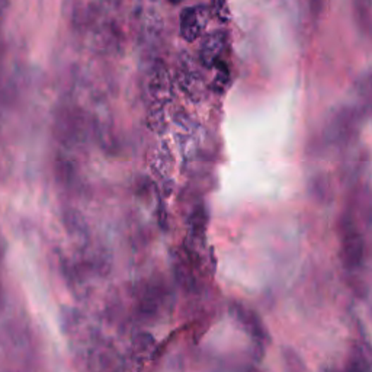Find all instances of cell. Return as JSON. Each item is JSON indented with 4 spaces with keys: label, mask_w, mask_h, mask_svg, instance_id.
Wrapping results in <instances>:
<instances>
[{
    "label": "cell",
    "mask_w": 372,
    "mask_h": 372,
    "mask_svg": "<svg viewBox=\"0 0 372 372\" xmlns=\"http://www.w3.org/2000/svg\"><path fill=\"white\" fill-rule=\"evenodd\" d=\"M342 259L348 269H356L362 265L365 256L364 237L351 220L342 222L340 227Z\"/></svg>",
    "instance_id": "obj_1"
},
{
    "label": "cell",
    "mask_w": 372,
    "mask_h": 372,
    "mask_svg": "<svg viewBox=\"0 0 372 372\" xmlns=\"http://www.w3.org/2000/svg\"><path fill=\"white\" fill-rule=\"evenodd\" d=\"M359 111L356 109H342L333 119L330 126V136L337 143H344L351 138L356 126Z\"/></svg>",
    "instance_id": "obj_2"
},
{
    "label": "cell",
    "mask_w": 372,
    "mask_h": 372,
    "mask_svg": "<svg viewBox=\"0 0 372 372\" xmlns=\"http://www.w3.org/2000/svg\"><path fill=\"white\" fill-rule=\"evenodd\" d=\"M208 11L203 6H198L193 9H188L182 16L181 32L186 40H195L201 34L203 28L207 23Z\"/></svg>",
    "instance_id": "obj_3"
},
{
    "label": "cell",
    "mask_w": 372,
    "mask_h": 372,
    "mask_svg": "<svg viewBox=\"0 0 372 372\" xmlns=\"http://www.w3.org/2000/svg\"><path fill=\"white\" fill-rule=\"evenodd\" d=\"M355 90L361 116L372 118V70L364 73L358 79Z\"/></svg>",
    "instance_id": "obj_4"
},
{
    "label": "cell",
    "mask_w": 372,
    "mask_h": 372,
    "mask_svg": "<svg viewBox=\"0 0 372 372\" xmlns=\"http://www.w3.org/2000/svg\"><path fill=\"white\" fill-rule=\"evenodd\" d=\"M227 44V35L224 32H214L208 35L203 45H201V60L207 66H212L221 56V53L224 52Z\"/></svg>",
    "instance_id": "obj_5"
},
{
    "label": "cell",
    "mask_w": 372,
    "mask_h": 372,
    "mask_svg": "<svg viewBox=\"0 0 372 372\" xmlns=\"http://www.w3.org/2000/svg\"><path fill=\"white\" fill-rule=\"evenodd\" d=\"M352 13L361 34L372 37V0H352Z\"/></svg>",
    "instance_id": "obj_6"
},
{
    "label": "cell",
    "mask_w": 372,
    "mask_h": 372,
    "mask_svg": "<svg viewBox=\"0 0 372 372\" xmlns=\"http://www.w3.org/2000/svg\"><path fill=\"white\" fill-rule=\"evenodd\" d=\"M307 11L313 19H320L326 11L328 0H306Z\"/></svg>",
    "instance_id": "obj_7"
},
{
    "label": "cell",
    "mask_w": 372,
    "mask_h": 372,
    "mask_svg": "<svg viewBox=\"0 0 372 372\" xmlns=\"http://www.w3.org/2000/svg\"><path fill=\"white\" fill-rule=\"evenodd\" d=\"M211 4L217 12L218 16L226 19L227 16V0H211Z\"/></svg>",
    "instance_id": "obj_8"
},
{
    "label": "cell",
    "mask_w": 372,
    "mask_h": 372,
    "mask_svg": "<svg viewBox=\"0 0 372 372\" xmlns=\"http://www.w3.org/2000/svg\"><path fill=\"white\" fill-rule=\"evenodd\" d=\"M8 8H9V0H0V27H2V23L5 20Z\"/></svg>",
    "instance_id": "obj_9"
}]
</instances>
